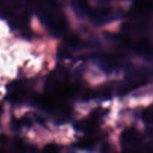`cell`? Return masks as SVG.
I'll list each match as a JSON object with an SVG mask.
<instances>
[{
  "mask_svg": "<svg viewBox=\"0 0 153 153\" xmlns=\"http://www.w3.org/2000/svg\"><path fill=\"white\" fill-rule=\"evenodd\" d=\"M145 117L147 119V120L153 122V108H150V110H149L148 111H146Z\"/></svg>",
  "mask_w": 153,
  "mask_h": 153,
  "instance_id": "cell-1",
  "label": "cell"
}]
</instances>
